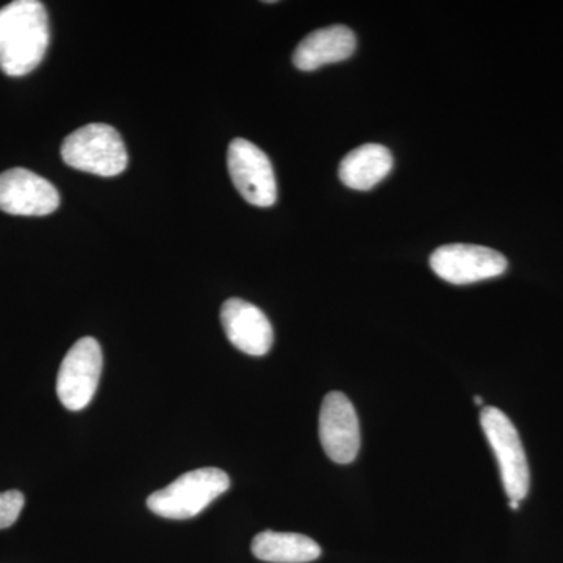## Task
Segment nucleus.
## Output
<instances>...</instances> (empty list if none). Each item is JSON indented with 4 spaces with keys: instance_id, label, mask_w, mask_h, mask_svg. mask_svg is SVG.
Segmentation results:
<instances>
[{
    "instance_id": "2eb2a0df",
    "label": "nucleus",
    "mask_w": 563,
    "mask_h": 563,
    "mask_svg": "<svg viewBox=\"0 0 563 563\" xmlns=\"http://www.w3.org/2000/svg\"><path fill=\"white\" fill-rule=\"evenodd\" d=\"M474 402H476L477 406H483L484 404L483 398H481V396H474Z\"/></svg>"
},
{
    "instance_id": "6e6552de",
    "label": "nucleus",
    "mask_w": 563,
    "mask_h": 563,
    "mask_svg": "<svg viewBox=\"0 0 563 563\" xmlns=\"http://www.w3.org/2000/svg\"><path fill=\"white\" fill-rule=\"evenodd\" d=\"M320 440L324 453L340 465L354 462L361 451L357 412L342 391H331L322 399Z\"/></svg>"
},
{
    "instance_id": "9b49d317",
    "label": "nucleus",
    "mask_w": 563,
    "mask_h": 563,
    "mask_svg": "<svg viewBox=\"0 0 563 563\" xmlns=\"http://www.w3.org/2000/svg\"><path fill=\"white\" fill-rule=\"evenodd\" d=\"M357 40L346 25L318 29L306 36L292 54V63L301 70H314L321 66L347 60L354 54Z\"/></svg>"
},
{
    "instance_id": "9d476101",
    "label": "nucleus",
    "mask_w": 563,
    "mask_h": 563,
    "mask_svg": "<svg viewBox=\"0 0 563 563\" xmlns=\"http://www.w3.org/2000/svg\"><path fill=\"white\" fill-rule=\"evenodd\" d=\"M221 322L229 342L252 357L268 354L274 331L268 317L254 303L232 298L222 303Z\"/></svg>"
},
{
    "instance_id": "ddd939ff",
    "label": "nucleus",
    "mask_w": 563,
    "mask_h": 563,
    "mask_svg": "<svg viewBox=\"0 0 563 563\" xmlns=\"http://www.w3.org/2000/svg\"><path fill=\"white\" fill-rule=\"evenodd\" d=\"M252 554L269 563H309L320 558L321 548L302 533L263 531L252 540Z\"/></svg>"
},
{
    "instance_id": "20e7f679",
    "label": "nucleus",
    "mask_w": 563,
    "mask_h": 563,
    "mask_svg": "<svg viewBox=\"0 0 563 563\" xmlns=\"http://www.w3.org/2000/svg\"><path fill=\"white\" fill-rule=\"evenodd\" d=\"M481 426L498 461L504 490L510 501H523L528 496L531 474L520 433L510 418L496 407H484Z\"/></svg>"
},
{
    "instance_id": "f257e3e1",
    "label": "nucleus",
    "mask_w": 563,
    "mask_h": 563,
    "mask_svg": "<svg viewBox=\"0 0 563 563\" xmlns=\"http://www.w3.org/2000/svg\"><path fill=\"white\" fill-rule=\"evenodd\" d=\"M49 40V16L38 0H14L0 9V69L7 76L38 68Z\"/></svg>"
},
{
    "instance_id": "39448f33",
    "label": "nucleus",
    "mask_w": 563,
    "mask_h": 563,
    "mask_svg": "<svg viewBox=\"0 0 563 563\" xmlns=\"http://www.w3.org/2000/svg\"><path fill=\"white\" fill-rule=\"evenodd\" d=\"M102 350L98 340L85 336L63 358L57 377V395L73 412L85 409L98 390L102 373Z\"/></svg>"
},
{
    "instance_id": "7ed1b4c3",
    "label": "nucleus",
    "mask_w": 563,
    "mask_h": 563,
    "mask_svg": "<svg viewBox=\"0 0 563 563\" xmlns=\"http://www.w3.org/2000/svg\"><path fill=\"white\" fill-rule=\"evenodd\" d=\"M62 157L70 168L114 177L128 168V151L117 129L109 124H88L66 136Z\"/></svg>"
},
{
    "instance_id": "0eeeda50",
    "label": "nucleus",
    "mask_w": 563,
    "mask_h": 563,
    "mask_svg": "<svg viewBox=\"0 0 563 563\" xmlns=\"http://www.w3.org/2000/svg\"><path fill=\"white\" fill-rule=\"evenodd\" d=\"M229 174L233 185L255 207H272L277 201V184L268 155L251 141L236 139L229 144Z\"/></svg>"
},
{
    "instance_id": "1a4fd4ad",
    "label": "nucleus",
    "mask_w": 563,
    "mask_h": 563,
    "mask_svg": "<svg viewBox=\"0 0 563 563\" xmlns=\"http://www.w3.org/2000/svg\"><path fill=\"white\" fill-rule=\"evenodd\" d=\"M60 206V195L49 180L25 168L0 174V210L14 217H46Z\"/></svg>"
},
{
    "instance_id": "f03ea898",
    "label": "nucleus",
    "mask_w": 563,
    "mask_h": 563,
    "mask_svg": "<svg viewBox=\"0 0 563 563\" xmlns=\"http://www.w3.org/2000/svg\"><path fill=\"white\" fill-rule=\"evenodd\" d=\"M229 487L231 479L220 468L192 470L181 474L168 487L152 493L147 507L168 520H190L220 498Z\"/></svg>"
},
{
    "instance_id": "4468645a",
    "label": "nucleus",
    "mask_w": 563,
    "mask_h": 563,
    "mask_svg": "<svg viewBox=\"0 0 563 563\" xmlns=\"http://www.w3.org/2000/svg\"><path fill=\"white\" fill-rule=\"evenodd\" d=\"M24 504V495L21 492L0 493V529H7L16 523Z\"/></svg>"
},
{
    "instance_id": "423d86ee",
    "label": "nucleus",
    "mask_w": 563,
    "mask_h": 563,
    "mask_svg": "<svg viewBox=\"0 0 563 563\" xmlns=\"http://www.w3.org/2000/svg\"><path fill=\"white\" fill-rule=\"evenodd\" d=\"M432 272L454 285L476 284L506 273L507 261L498 251L477 244H444L432 252Z\"/></svg>"
},
{
    "instance_id": "f8f14e48",
    "label": "nucleus",
    "mask_w": 563,
    "mask_h": 563,
    "mask_svg": "<svg viewBox=\"0 0 563 563\" xmlns=\"http://www.w3.org/2000/svg\"><path fill=\"white\" fill-rule=\"evenodd\" d=\"M393 155L383 144H362L340 163L339 176L346 187L368 191L390 174Z\"/></svg>"
},
{
    "instance_id": "dca6fc26",
    "label": "nucleus",
    "mask_w": 563,
    "mask_h": 563,
    "mask_svg": "<svg viewBox=\"0 0 563 563\" xmlns=\"http://www.w3.org/2000/svg\"><path fill=\"white\" fill-rule=\"evenodd\" d=\"M510 507H512L514 510H517L518 507H520V503H518V501H510Z\"/></svg>"
}]
</instances>
